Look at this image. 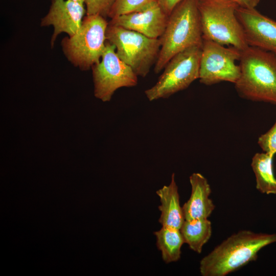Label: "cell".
Returning <instances> with one entry per match:
<instances>
[{
  "label": "cell",
  "mask_w": 276,
  "mask_h": 276,
  "mask_svg": "<svg viewBox=\"0 0 276 276\" xmlns=\"http://www.w3.org/2000/svg\"><path fill=\"white\" fill-rule=\"evenodd\" d=\"M273 157L265 152H258L251 159V167L256 177V187L263 194H276V178L273 170Z\"/></svg>",
  "instance_id": "9a60e30c"
},
{
  "label": "cell",
  "mask_w": 276,
  "mask_h": 276,
  "mask_svg": "<svg viewBox=\"0 0 276 276\" xmlns=\"http://www.w3.org/2000/svg\"><path fill=\"white\" fill-rule=\"evenodd\" d=\"M94 95L103 102L109 101L116 90L137 84V76L118 56L115 46L106 40L100 62L91 67Z\"/></svg>",
  "instance_id": "ba28073f"
},
{
  "label": "cell",
  "mask_w": 276,
  "mask_h": 276,
  "mask_svg": "<svg viewBox=\"0 0 276 276\" xmlns=\"http://www.w3.org/2000/svg\"><path fill=\"white\" fill-rule=\"evenodd\" d=\"M201 48L193 46L173 56L156 83L145 91L150 101L169 97L199 79Z\"/></svg>",
  "instance_id": "52a82bcc"
},
{
  "label": "cell",
  "mask_w": 276,
  "mask_h": 276,
  "mask_svg": "<svg viewBox=\"0 0 276 276\" xmlns=\"http://www.w3.org/2000/svg\"><path fill=\"white\" fill-rule=\"evenodd\" d=\"M71 1H75V2H79V3H81L84 4V0H71Z\"/></svg>",
  "instance_id": "603a6c76"
},
{
  "label": "cell",
  "mask_w": 276,
  "mask_h": 276,
  "mask_svg": "<svg viewBox=\"0 0 276 276\" xmlns=\"http://www.w3.org/2000/svg\"><path fill=\"white\" fill-rule=\"evenodd\" d=\"M156 193L160 202L158 206L160 212L158 222L162 226L180 229L185 219L180 204L174 173L172 174L170 183L158 190Z\"/></svg>",
  "instance_id": "5bb4252c"
},
{
  "label": "cell",
  "mask_w": 276,
  "mask_h": 276,
  "mask_svg": "<svg viewBox=\"0 0 276 276\" xmlns=\"http://www.w3.org/2000/svg\"><path fill=\"white\" fill-rule=\"evenodd\" d=\"M156 0H116L108 17L111 19L120 15L146 9Z\"/></svg>",
  "instance_id": "ac0fdd59"
},
{
  "label": "cell",
  "mask_w": 276,
  "mask_h": 276,
  "mask_svg": "<svg viewBox=\"0 0 276 276\" xmlns=\"http://www.w3.org/2000/svg\"><path fill=\"white\" fill-rule=\"evenodd\" d=\"M158 4L164 11V12L169 16L174 8L182 0H156Z\"/></svg>",
  "instance_id": "44dd1931"
},
{
  "label": "cell",
  "mask_w": 276,
  "mask_h": 276,
  "mask_svg": "<svg viewBox=\"0 0 276 276\" xmlns=\"http://www.w3.org/2000/svg\"><path fill=\"white\" fill-rule=\"evenodd\" d=\"M276 242V233L241 230L216 246L200 261L202 276H225L256 261L259 251Z\"/></svg>",
  "instance_id": "6da1fadb"
},
{
  "label": "cell",
  "mask_w": 276,
  "mask_h": 276,
  "mask_svg": "<svg viewBox=\"0 0 276 276\" xmlns=\"http://www.w3.org/2000/svg\"><path fill=\"white\" fill-rule=\"evenodd\" d=\"M116 0H84L86 15H99L108 17Z\"/></svg>",
  "instance_id": "d6986e66"
},
{
  "label": "cell",
  "mask_w": 276,
  "mask_h": 276,
  "mask_svg": "<svg viewBox=\"0 0 276 276\" xmlns=\"http://www.w3.org/2000/svg\"><path fill=\"white\" fill-rule=\"evenodd\" d=\"M199 0H182L168 16L159 38L161 47L154 71L160 73L178 53L193 46L202 47V33L198 8Z\"/></svg>",
  "instance_id": "3957f363"
},
{
  "label": "cell",
  "mask_w": 276,
  "mask_h": 276,
  "mask_svg": "<svg viewBox=\"0 0 276 276\" xmlns=\"http://www.w3.org/2000/svg\"><path fill=\"white\" fill-rule=\"evenodd\" d=\"M108 25L101 15H86L76 33L61 41L67 60L82 71L88 70L99 63L105 48Z\"/></svg>",
  "instance_id": "5b68a950"
},
{
  "label": "cell",
  "mask_w": 276,
  "mask_h": 276,
  "mask_svg": "<svg viewBox=\"0 0 276 276\" xmlns=\"http://www.w3.org/2000/svg\"><path fill=\"white\" fill-rule=\"evenodd\" d=\"M236 15L249 46L276 55V21L260 13L255 8L239 6Z\"/></svg>",
  "instance_id": "30bf717a"
},
{
  "label": "cell",
  "mask_w": 276,
  "mask_h": 276,
  "mask_svg": "<svg viewBox=\"0 0 276 276\" xmlns=\"http://www.w3.org/2000/svg\"><path fill=\"white\" fill-rule=\"evenodd\" d=\"M242 51L233 46L224 47L214 41L203 39L199 67V82L212 85L222 81L235 84L240 74L239 60Z\"/></svg>",
  "instance_id": "9c48e42d"
},
{
  "label": "cell",
  "mask_w": 276,
  "mask_h": 276,
  "mask_svg": "<svg viewBox=\"0 0 276 276\" xmlns=\"http://www.w3.org/2000/svg\"><path fill=\"white\" fill-rule=\"evenodd\" d=\"M168 16L156 1L145 9L111 18L109 24L141 33L148 37L159 38L163 35Z\"/></svg>",
  "instance_id": "7c38bea8"
},
{
  "label": "cell",
  "mask_w": 276,
  "mask_h": 276,
  "mask_svg": "<svg viewBox=\"0 0 276 276\" xmlns=\"http://www.w3.org/2000/svg\"><path fill=\"white\" fill-rule=\"evenodd\" d=\"M239 6L234 0H199L203 39L241 51L246 49L249 45L236 15Z\"/></svg>",
  "instance_id": "277c9868"
},
{
  "label": "cell",
  "mask_w": 276,
  "mask_h": 276,
  "mask_svg": "<svg viewBox=\"0 0 276 276\" xmlns=\"http://www.w3.org/2000/svg\"><path fill=\"white\" fill-rule=\"evenodd\" d=\"M86 10L85 4L71 0H51L47 15L41 20V27L52 26L54 32L51 39L53 47L58 35L61 33L74 35L80 29Z\"/></svg>",
  "instance_id": "8fae6325"
},
{
  "label": "cell",
  "mask_w": 276,
  "mask_h": 276,
  "mask_svg": "<svg viewBox=\"0 0 276 276\" xmlns=\"http://www.w3.org/2000/svg\"><path fill=\"white\" fill-rule=\"evenodd\" d=\"M258 144L264 152L274 156L276 154V120L272 126L259 137Z\"/></svg>",
  "instance_id": "ffe728a7"
},
{
  "label": "cell",
  "mask_w": 276,
  "mask_h": 276,
  "mask_svg": "<svg viewBox=\"0 0 276 276\" xmlns=\"http://www.w3.org/2000/svg\"><path fill=\"white\" fill-rule=\"evenodd\" d=\"M240 7L247 8H255L260 0H234Z\"/></svg>",
  "instance_id": "7402d4cb"
},
{
  "label": "cell",
  "mask_w": 276,
  "mask_h": 276,
  "mask_svg": "<svg viewBox=\"0 0 276 276\" xmlns=\"http://www.w3.org/2000/svg\"><path fill=\"white\" fill-rule=\"evenodd\" d=\"M180 231L184 243L194 251L200 254L212 235V223L208 218L185 220Z\"/></svg>",
  "instance_id": "2e32d148"
},
{
  "label": "cell",
  "mask_w": 276,
  "mask_h": 276,
  "mask_svg": "<svg viewBox=\"0 0 276 276\" xmlns=\"http://www.w3.org/2000/svg\"><path fill=\"white\" fill-rule=\"evenodd\" d=\"M106 40L116 47L120 59L137 76L146 77L159 56V38L148 37L139 32L108 24Z\"/></svg>",
  "instance_id": "8992f818"
},
{
  "label": "cell",
  "mask_w": 276,
  "mask_h": 276,
  "mask_svg": "<svg viewBox=\"0 0 276 276\" xmlns=\"http://www.w3.org/2000/svg\"><path fill=\"white\" fill-rule=\"evenodd\" d=\"M156 239V246L160 251L166 263L178 261L181 256V248L184 241L180 229L162 226L153 233Z\"/></svg>",
  "instance_id": "e0dca14e"
},
{
  "label": "cell",
  "mask_w": 276,
  "mask_h": 276,
  "mask_svg": "<svg viewBox=\"0 0 276 276\" xmlns=\"http://www.w3.org/2000/svg\"><path fill=\"white\" fill-rule=\"evenodd\" d=\"M189 181L191 195L182 206L185 220L208 218L215 206L209 197L211 189L207 179L199 173H193Z\"/></svg>",
  "instance_id": "4fadbf2b"
},
{
  "label": "cell",
  "mask_w": 276,
  "mask_h": 276,
  "mask_svg": "<svg viewBox=\"0 0 276 276\" xmlns=\"http://www.w3.org/2000/svg\"><path fill=\"white\" fill-rule=\"evenodd\" d=\"M241 74L234 84L242 98L276 105V55L248 46L239 60Z\"/></svg>",
  "instance_id": "7a4b0ae2"
}]
</instances>
